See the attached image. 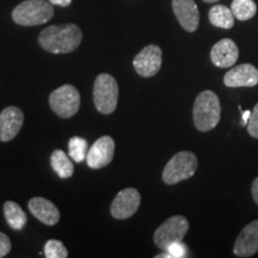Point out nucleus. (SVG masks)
I'll use <instances>...</instances> for the list:
<instances>
[{
    "mask_svg": "<svg viewBox=\"0 0 258 258\" xmlns=\"http://www.w3.org/2000/svg\"><path fill=\"white\" fill-rule=\"evenodd\" d=\"M194 124L200 132H209L220 122L221 105L217 93L211 90L202 91L196 97L192 109Z\"/></svg>",
    "mask_w": 258,
    "mask_h": 258,
    "instance_id": "nucleus-2",
    "label": "nucleus"
},
{
    "mask_svg": "<svg viewBox=\"0 0 258 258\" xmlns=\"http://www.w3.org/2000/svg\"><path fill=\"white\" fill-rule=\"evenodd\" d=\"M251 192H252L253 201L256 202V205L258 206V177L253 180L252 186H251Z\"/></svg>",
    "mask_w": 258,
    "mask_h": 258,
    "instance_id": "nucleus-26",
    "label": "nucleus"
},
{
    "mask_svg": "<svg viewBox=\"0 0 258 258\" xmlns=\"http://www.w3.org/2000/svg\"><path fill=\"white\" fill-rule=\"evenodd\" d=\"M50 164L53 170L60 178H70L74 173L73 163L71 157L67 156L62 150H55L50 156Z\"/></svg>",
    "mask_w": 258,
    "mask_h": 258,
    "instance_id": "nucleus-18",
    "label": "nucleus"
},
{
    "mask_svg": "<svg viewBox=\"0 0 258 258\" xmlns=\"http://www.w3.org/2000/svg\"><path fill=\"white\" fill-rule=\"evenodd\" d=\"M29 211L44 225L54 226L60 220V212L53 202L44 198H34L28 203Z\"/></svg>",
    "mask_w": 258,
    "mask_h": 258,
    "instance_id": "nucleus-16",
    "label": "nucleus"
},
{
    "mask_svg": "<svg viewBox=\"0 0 258 258\" xmlns=\"http://www.w3.org/2000/svg\"><path fill=\"white\" fill-rule=\"evenodd\" d=\"M11 247L12 244L10 238L5 233L0 232V258L8 256L10 251H11Z\"/></svg>",
    "mask_w": 258,
    "mask_h": 258,
    "instance_id": "nucleus-25",
    "label": "nucleus"
},
{
    "mask_svg": "<svg viewBox=\"0 0 258 258\" xmlns=\"http://www.w3.org/2000/svg\"><path fill=\"white\" fill-rule=\"evenodd\" d=\"M53 5H57V6H62V8H66V6L71 5L72 0H48Z\"/></svg>",
    "mask_w": 258,
    "mask_h": 258,
    "instance_id": "nucleus-27",
    "label": "nucleus"
},
{
    "mask_svg": "<svg viewBox=\"0 0 258 258\" xmlns=\"http://www.w3.org/2000/svg\"><path fill=\"white\" fill-rule=\"evenodd\" d=\"M189 230L188 219L175 215L161 224L154 232V243L159 249L166 250L171 244L182 241Z\"/></svg>",
    "mask_w": 258,
    "mask_h": 258,
    "instance_id": "nucleus-7",
    "label": "nucleus"
},
{
    "mask_svg": "<svg viewBox=\"0 0 258 258\" xmlns=\"http://www.w3.org/2000/svg\"><path fill=\"white\" fill-rule=\"evenodd\" d=\"M251 112L250 111H244L243 112V121H241V125H247V122H249Z\"/></svg>",
    "mask_w": 258,
    "mask_h": 258,
    "instance_id": "nucleus-28",
    "label": "nucleus"
},
{
    "mask_svg": "<svg viewBox=\"0 0 258 258\" xmlns=\"http://www.w3.org/2000/svg\"><path fill=\"white\" fill-rule=\"evenodd\" d=\"M24 122V114L17 106H8L0 112V141L8 143L17 137Z\"/></svg>",
    "mask_w": 258,
    "mask_h": 258,
    "instance_id": "nucleus-11",
    "label": "nucleus"
},
{
    "mask_svg": "<svg viewBox=\"0 0 258 258\" xmlns=\"http://www.w3.org/2000/svg\"><path fill=\"white\" fill-rule=\"evenodd\" d=\"M258 252V220L250 222L238 235L233 253L238 257H251Z\"/></svg>",
    "mask_w": 258,
    "mask_h": 258,
    "instance_id": "nucleus-14",
    "label": "nucleus"
},
{
    "mask_svg": "<svg viewBox=\"0 0 258 258\" xmlns=\"http://www.w3.org/2000/svg\"><path fill=\"white\" fill-rule=\"evenodd\" d=\"M44 256L47 258H66L69 251L60 240L50 239L44 245Z\"/></svg>",
    "mask_w": 258,
    "mask_h": 258,
    "instance_id": "nucleus-22",
    "label": "nucleus"
},
{
    "mask_svg": "<svg viewBox=\"0 0 258 258\" xmlns=\"http://www.w3.org/2000/svg\"><path fill=\"white\" fill-rule=\"evenodd\" d=\"M231 10L234 18L239 21H247L256 15L257 6L253 0H233Z\"/></svg>",
    "mask_w": 258,
    "mask_h": 258,
    "instance_id": "nucleus-20",
    "label": "nucleus"
},
{
    "mask_svg": "<svg viewBox=\"0 0 258 258\" xmlns=\"http://www.w3.org/2000/svg\"><path fill=\"white\" fill-rule=\"evenodd\" d=\"M239 49L231 38H222L214 44L211 50V60L217 67L228 69L238 61Z\"/></svg>",
    "mask_w": 258,
    "mask_h": 258,
    "instance_id": "nucleus-15",
    "label": "nucleus"
},
{
    "mask_svg": "<svg viewBox=\"0 0 258 258\" xmlns=\"http://www.w3.org/2000/svg\"><path fill=\"white\" fill-rule=\"evenodd\" d=\"M198 157L189 151H182L175 154L163 170V180L169 185L177 184L189 179L198 170Z\"/></svg>",
    "mask_w": 258,
    "mask_h": 258,
    "instance_id": "nucleus-4",
    "label": "nucleus"
},
{
    "mask_svg": "<svg viewBox=\"0 0 258 258\" xmlns=\"http://www.w3.org/2000/svg\"><path fill=\"white\" fill-rule=\"evenodd\" d=\"M54 16V8L46 0H24L12 11V19L16 24L23 27H35L50 21Z\"/></svg>",
    "mask_w": 258,
    "mask_h": 258,
    "instance_id": "nucleus-3",
    "label": "nucleus"
},
{
    "mask_svg": "<svg viewBox=\"0 0 258 258\" xmlns=\"http://www.w3.org/2000/svg\"><path fill=\"white\" fill-rule=\"evenodd\" d=\"M227 88H253L258 84V70L251 63L238 64L225 74Z\"/></svg>",
    "mask_w": 258,
    "mask_h": 258,
    "instance_id": "nucleus-12",
    "label": "nucleus"
},
{
    "mask_svg": "<svg viewBox=\"0 0 258 258\" xmlns=\"http://www.w3.org/2000/svg\"><path fill=\"white\" fill-rule=\"evenodd\" d=\"M4 215L10 227L15 231H22L28 221V217L18 203L6 201L4 203Z\"/></svg>",
    "mask_w": 258,
    "mask_h": 258,
    "instance_id": "nucleus-17",
    "label": "nucleus"
},
{
    "mask_svg": "<svg viewBox=\"0 0 258 258\" xmlns=\"http://www.w3.org/2000/svg\"><path fill=\"white\" fill-rule=\"evenodd\" d=\"M83 41V32L76 24L50 25L41 31L38 43L48 53L69 54L76 50Z\"/></svg>",
    "mask_w": 258,
    "mask_h": 258,
    "instance_id": "nucleus-1",
    "label": "nucleus"
},
{
    "mask_svg": "<svg viewBox=\"0 0 258 258\" xmlns=\"http://www.w3.org/2000/svg\"><path fill=\"white\" fill-rule=\"evenodd\" d=\"M141 203L140 192L134 188H125L116 195L110 206V213L115 219L123 220L133 217Z\"/></svg>",
    "mask_w": 258,
    "mask_h": 258,
    "instance_id": "nucleus-9",
    "label": "nucleus"
},
{
    "mask_svg": "<svg viewBox=\"0 0 258 258\" xmlns=\"http://www.w3.org/2000/svg\"><path fill=\"white\" fill-rule=\"evenodd\" d=\"M51 110L62 118L73 117L80 108V93L73 85L66 84L54 90L49 96Z\"/></svg>",
    "mask_w": 258,
    "mask_h": 258,
    "instance_id": "nucleus-6",
    "label": "nucleus"
},
{
    "mask_svg": "<svg viewBox=\"0 0 258 258\" xmlns=\"http://www.w3.org/2000/svg\"><path fill=\"white\" fill-rule=\"evenodd\" d=\"M165 251H166L165 253L158 254L157 258H183V257H186V253H188V247H186L185 245L182 243V241H178V243L171 244Z\"/></svg>",
    "mask_w": 258,
    "mask_h": 258,
    "instance_id": "nucleus-23",
    "label": "nucleus"
},
{
    "mask_svg": "<svg viewBox=\"0 0 258 258\" xmlns=\"http://www.w3.org/2000/svg\"><path fill=\"white\" fill-rule=\"evenodd\" d=\"M247 132L251 137L258 139V103L254 105L253 110L251 111L249 122H247Z\"/></svg>",
    "mask_w": 258,
    "mask_h": 258,
    "instance_id": "nucleus-24",
    "label": "nucleus"
},
{
    "mask_svg": "<svg viewBox=\"0 0 258 258\" xmlns=\"http://www.w3.org/2000/svg\"><path fill=\"white\" fill-rule=\"evenodd\" d=\"M89 152V144L85 139L79 137H73L69 143V156L76 163H82L86 160Z\"/></svg>",
    "mask_w": 258,
    "mask_h": 258,
    "instance_id": "nucleus-21",
    "label": "nucleus"
},
{
    "mask_svg": "<svg viewBox=\"0 0 258 258\" xmlns=\"http://www.w3.org/2000/svg\"><path fill=\"white\" fill-rule=\"evenodd\" d=\"M172 10L177 21L184 30L189 32L198 30L200 12L194 0H172Z\"/></svg>",
    "mask_w": 258,
    "mask_h": 258,
    "instance_id": "nucleus-13",
    "label": "nucleus"
},
{
    "mask_svg": "<svg viewBox=\"0 0 258 258\" xmlns=\"http://www.w3.org/2000/svg\"><path fill=\"white\" fill-rule=\"evenodd\" d=\"M163 63V53L159 46L150 44L144 48L133 60L134 70L143 78H151L159 72Z\"/></svg>",
    "mask_w": 258,
    "mask_h": 258,
    "instance_id": "nucleus-8",
    "label": "nucleus"
},
{
    "mask_svg": "<svg viewBox=\"0 0 258 258\" xmlns=\"http://www.w3.org/2000/svg\"><path fill=\"white\" fill-rule=\"evenodd\" d=\"M209 22L214 27L221 29H231L234 25V16L232 10L225 5H214L209 10Z\"/></svg>",
    "mask_w": 258,
    "mask_h": 258,
    "instance_id": "nucleus-19",
    "label": "nucleus"
},
{
    "mask_svg": "<svg viewBox=\"0 0 258 258\" xmlns=\"http://www.w3.org/2000/svg\"><path fill=\"white\" fill-rule=\"evenodd\" d=\"M115 153V141L111 137H104L97 139L92 146L89 148L86 163L91 169H102L111 163Z\"/></svg>",
    "mask_w": 258,
    "mask_h": 258,
    "instance_id": "nucleus-10",
    "label": "nucleus"
},
{
    "mask_svg": "<svg viewBox=\"0 0 258 258\" xmlns=\"http://www.w3.org/2000/svg\"><path fill=\"white\" fill-rule=\"evenodd\" d=\"M118 101V86L114 77L102 73L93 85V103L101 114L109 115L116 110Z\"/></svg>",
    "mask_w": 258,
    "mask_h": 258,
    "instance_id": "nucleus-5",
    "label": "nucleus"
},
{
    "mask_svg": "<svg viewBox=\"0 0 258 258\" xmlns=\"http://www.w3.org/2000/svg\"><path fill=\"white\" fill-rule=\"evenodd\" d=\"M205 3H217L219 0H203Z\"/></svg>",
    "mask_w": 258,
    "mask_h": 258,
    "instance_id": "nucleus-29",
    "label": "nucleus"
}]
</instances>
